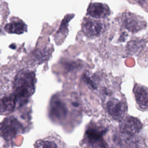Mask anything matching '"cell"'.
I'll list each match as a JSON object with an SVG mask.
<instances>
[{
    "label": "cell",
    "mask_w": 148,
    "mask_h": 148,
    "mask_svg": "<svg viewBox=\"0 0 148 148\" xmlns=\"http://www.w3.org/2000/svg\"><path fill=\"white\" fill-rule=\"evenodd\" d=\"M105 24L98 20L84 18L82 24V29L84 34L88 37L97 36L105 30Z\"/></svg>",
    "instance_id": "cell-5"
},
{
    "label": "cell",
    "mask_w": 148,
    "mask_h": 148,
    "mask_svg": "<svg viewBox=\"0 0 148 148\" xmlns=\"http://www.w3.org/2000/svg\"><path fill=\"white\" fill-rule=\"evenodd\" d=\"M83 80L91 88L95 89L97 87V82L95 76L89 73H86L83 76Z\"/></svg>",
    "instance_id": "cell-14"
},
{
    "label": "cell",
    "mask_w": 148,
    "mask_h": 148,
    "mask_svg": "<svg viewBox=\"0 0 148 148\" xmlns=\"http://www.w3.org/2000/svg\"><path fill=\"white\" fill-rule=\"evenodd\" d=\"M68 107L59 97H54L50 104V116L54 120H62L66 116Z\"/></svg>",
    "instance_id": "cell-6"
},
{
    "label": "cell",
    "mask_w": 148,
    "mask_h": 148,
    "mask_svg": "<svg viewBox=\"0 0 148 148\" xmlns=\"http://www.w3.org/2000/svg\"><path fill=\"white\" fill-rule=\"evenodd\" d=\"M110 13L108 6L102 3H91L87 9V14L95 18L106 17Z\"/></svg>",
    "instance_id": "cell-10"
},
{
    "label": "cell",
    "mask_w": 148,
    "mask_h": 148,
    "mask_svg": "<svg viewBox=\"0 0 148 148\" xmlns=\"http://www.w3.org/2000/svg\"><path fill=\"white\" fill-rule=\"evenodd\" d=\"M36 77L34 72L23 70L15 77L13 94L16 98L17 106L25 104L35 90Z\"/></svg>",
    "instance_id": "cell-1"
},
{
    "label": "cell",
    "mask_w": 148,
    "mask_h": 148,
    "mask_svg": "<svg viewBox=\"0 0 148 148\" xmlns=\"http://www.w3.org/2000/svg\"><path fill=\"white\" fill-rule=\"evenodd\" d=\"M35 148H58L57 144L53 140L40 139L35 143Z\"/></svg>",
    "instance_id": "cell-13"
},
{
    "label": "cell",
    "mask_w": 148,
    "mask_h": 148,
    "mask_svg": "<svg viewBox=\"0 0 148 148\" xmlns=\"http://www.w3.org/2000/svg\"><path fill=\"white\" fill-rule=\"evenodd\" d=\"M106 110L113 119L121 121L126 114L127 106L124 102L113 98L107 102Z\"/></svg>",
    "instance_id": "cell-4"
},
{
    "label": "cell",
    "mask_w": 148,
    "mask_h": 148,
    "mask_svg": "<svg viewBox=\"0 0 148 148\" xmlns=\"http://www.w3.org/2000/svg\"><path fill=\"white\" fill-rule=\"evenodd\" d=\"M142 124L137 118L129 116L123 119L120 124V131L124 134L132 136L139 132Z\"/></svg>",
    "instance_id": "cell-7"
},
{
    "label": "cell",
    "mask_w": 148,
    "mask_h": 148,
    "mask_svg": "<svg viewBox=\"0 0 148 148\" xmlns=\"http://www.w3.org/2000/svg\"><path fill=\"white\" fill-rule=\"evenodd\" d=\"M5 30L9 34H21L27 30V25L20 20H14L5 25Z\"/></svg>",
    "instance_id": "cell-12"
},
{
    "label": "cell",
    "mask_w": 148,
    "mask_h": 148,
    "mask_svg": "<svg viewBox=\"0 0 148 148\" xmlns=\"http://www.w3.org/2000/svg\"><path fill=\"white\" fill-rule=\"evenodd\" d=\"M16 106V100L13 93H0V114H9Z\"/></svg>",
    "instance_id": "cell-9"
},
{
    "label": "cell",
    "mask_w": 148,
    "mask_h": 148,
    "mask_svg": "<svg viewBox=\"0 0 148 148\" xmlns=\"http://www.w3.org/2000/svg\"><path fill=\"white\" fill-rule=\"evenodd\" d=\"M124 26L132 32H136L143 29L146 23L143 20L134 14L125 13L122 17Z\"/></svg>",
    "instance_id": "cell-8"
},
{
    "label": "cell",
    "mask_w": 148,
    "mask_h": 148,
    "mask_svg": "<svg viewBox=\"0 0 148 148\" xmlns=\"http://www.w3.org/2000/svg\"><path fill=\"white\" fill-rule=\"evenodd\" d=\"M106 129L96 124H91L86 130L84 135L86 143L92 148H105L106 143L103 136Z\"/></svg>",
    "instance_id": "cell-2"
},
{
    "label": "cell",
    "mask_w": 148,
    "mask_h": 148,
    "mask_svg": "<svg viewBox=\"0 0 148 148\" xmlns=\"http://www.w3.org/2000/svg\"><path fill=\"white\" fill-rule=\"evenodd\" d=\"M134 93L136 102L141 109H146L148 107V89L141 85H136Z\"/></svg>",
    "instance_id": "cell-11"
},
{
    "label": "cell",
    "mask_w": 148,
    "mask_h": 148,
    "mask_svg": "<svg viewBox=\"0 0 148 148\" xmlns=\"http://www.w3.org/2000/svg\"><path fill=\"white\" fill-rule=\"evenodd\" d=\"M22 130L21 123L13 116L5 118L0 123V135L7 140H12Z\"/></svg>",
    "instance_id": "cell-3"
}]
</instances>
